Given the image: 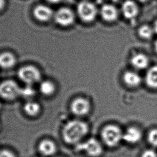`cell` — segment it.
I'll return each mask as SVG.
<instances>
[{
  "mask_svg": "<svg viewBox=\"0 0 157 157\" xmlns=\"http://www.w3.org/2000/svg\"><path fill=\"white\" fill-rule=\"evenodd\" d=\"M88 127L86 123L72 120L67 123L62 130L64 141L68 144H76L88 133Z\"/></svg>",
  "mask_w": 157,
  "mask_h": 157,
  "instance_id": "obj_1",
  "label": "cell"
},
{
  "mask_svg": "<svg viewBox=\"0 0 157 157\" xmlns=\"http://www.w3.org/2000/svg\"><path fill=\"white\" fill-rule=\"evenodd\" d=\"M77 13L82 22L90 23L96 19L98 10L93 3L83 0L78 3L77 6Z\"/></svg>",
  "mask_w": 157,
  "mask_h": 157,
  "instance_id": "obj_2",
  "label": "cell"
},
{
  "mask_svg": "<svg viewBox=\"0 0 157 157\" xmlns=\"http://www.w3.org/2000/svg\"><path fill=\"white\" fill-rule=\"evenodd\" d=\"M123 133L120 128L115 125H108L102 131L101 136L103 142L108 146L113 147L123 140Z\"/></svg>",
  "mask_w": 157,
  "mask_h": 157,
  "instance_id": "obj_3",
  "label": "cell"
},
{
  "mask_svg": "<svg viewBox=\"0 0 157 157\" xmlns=\"http://www.w3.org/2000/svg\"><path fill=\"white\" fill-rule=\"evenodd\" d=\"M21 90L15 81L5 80L0 83V98L9 101L15 100L20 96Z\"/></svg>",
  "mask_w": 157,
  "mask_h": 157,
  "instance_id": "obj_4",
  "label": "cell"
},
{
  "mask_svg": "<svg viewBox=\"0 0 157 157\" xmlns=\"http://www.w3.org/2000/svg\"><path fill=\"white\" fill-rule=\"evenodd\" d=\"M18 76L26 85H32L40 80L41 74L39 70L35 66H25L18 70Z\"/></svg>",
  "mask_w": 157,
  "mask_h": 157,
  "instance_id": "obj_5",
  "label": "cell"
},
{
  "mask_svg": "<svg viewBox=\"0 0 157 157\" xmlns=\"http://www.w3.org/2000/svg\"><path fill=\"white\" fill-rule=\"evenodd\" d=\"M55 22L63 27L72 25L75 20V16L71 9L67 7H63L58 9L55 13Z\"/></svg>",
  "mask_w": 157,
  "mask_h": 157,
  "instance_id": "obj_6",
  "label": "cell"
},
{
  "mask_svg": "<svg viewBox=\"0 0 157 157\" xmlns=\"http://www.w3.org/2000/svg\"><path fill=\"white\" fill-rule=\"evenodd\" d=\"M77 149L83 151L90 157H98L102 152V147L98 140L90 138L86 142L78 144Z\"/></svg>",
  "mask_w": 157,
  "mask_h": 157,
  "instance_id": "obj_7",
  "label": "cell"
},
{
  "mask_svg": "<svg viewBox=\"0 0 157 157\" xmlns=\"http://www.w3.org/2000/svg\"><path fill=\"white\" fill-rule=\"evenodd\" d=\"M72 113L76 116H83L90 111V103L86 99L78 98L72 101L71 105Z\"/></svg>",
  "mask_w": 157,
  "mask_h": 157,
  "instance_id": "obj_8",
  "label": "cell"
},
{
  "mask_svg": "<svg viewBox=\"0 0 157 157\" xmlns=\"http://www.w3.org/2000/svg\"><path fill=\"white\" fill-rule=\"evenodd\" d=\"M122 13L126 19L132 20L137 16L140 9L137 4L133 0H126L122 5Z\"/></svg>",
  "mask_w": 157,
  "mask_h": 157,
  "instance_id": "obj_9",
  "label": "cell"
},
{
  "mask_svg": "<svg viewBox=\"0 0 157 157\" xmlns=\"http://www.w3.org/2000/svg\"><path fill=\"white\" fill-rule=\"evenodd\" d=\"M101 17L108 23L115 22L119 16V12L117 8L111 4L103 5L100 9Z\"/></svg>",
  "mask_w": 157,
  "mask_h": 157,
  "instance_id": "obj_10",
  "label": "cell"
},
{
  "mask_svg": "<svg viewBox=\"0 0 157 157\" xmlns=\"http://www.w3.org/2000/svg\"><path fill=\"white\" fill-rule=\"evenodd\" d=\"M33 14L36 20L44 22L50 20L53 13L50 7L45 5H38L33 9Z\"/></svg>",
  "mask_w": 157,
  "mask_h": 157,
  "instance_id": "obj_11",
  "label": "cell"
},
{
  "mask_svg": "<svg viewBox=\"0 0 157 157\" xmlns=\"http://www.w3.org/2000/svg\"><path fill=\"white\" fill-rule=\"evenodd\" d=\"M38 148L41 155L46 157L52 156L55 155L57 150L56 144L51 140H42L39 142Z\"/></svg>",
  "mask_w": 157,
  "mask_h": 157,
  "instance_id": "obj_12",
  "label": "cell"
},
{
  "mask_svg": "<svg viewBox=\"0 0 157 157\" xmlns=\"http://www.w3.org/2000/svg\"><path fill=\"white\" fill-rule=\"evenodd\" d=\"M149 58L145 54L137 53L133 55L130 59V63L133 67L138 70H144L148 67Z\"/></svg>",
  "mask_w": 157,
  "mask_h": 157,
  "instance_id": "obj_13",
  "label": "cell"
},
{
  "mask_svg": "<svg viewBox=\"0 0 157 157\" xmlns=\"http://www.w3.org/2000/svg\"><path fill=\"white\" fill-rule=\"evenodd\" d=\"M142 137V132L135 127L129 128L123 135V140L130 144L137 143L140 142Z\"/></svg>",
  "mask_w": 157,
  "mask_h": 157,
  "instance_id": "obj_14",
  "label": "cell"
},
{
  "mask_svg": "<svg viewBox=\"0 0 157 157\" xmlns=\"http://www.w3.org/2000/svg\"><path fill=\"white\" fill-rule=\"evenodd\" d=\"M123 80L127 86L131 87H137L142 82V78L140 75L136 72L130 71L124 73Z\"/></svg>",
  "mask_w": 157,
  "mask_h": 157,
  "instance_id": "obj_15",
  "label": "cell"
},
{
  "mask_svg": "<svg viewBox=\"0 0 157 157\" xmlns=\"http://www.w3.org/2000/svg\"><path fill=\"white\" fill-rule=\"evenodd\" d=\"M16 62L15 56L10 52H3L0 54V67L10 68L15 65Z\"/></svg>",
  "mask_w": 157,
  "mask_h": 157,
  "instance_id": "obj_16",
  "label": "cell"
},
{
  "mask_svg": "<svg viewBox=\"0 0 157 157\" xmlns=\"http://www.w3.org/2000/svg\"><path fill=\"white\" fill-rule=\"evenodd\" d=\"M23 109L27 115L30 117H36L40 113L41 107L38 103L30 100L24 104Z\"/></svg>",
  "mask_w": 157,
  "mask_h": 157,
  "instance_id": "obj_17",
  "label": "cell"
},
{
  "mask_svg": "<svg viewBox=\"0 0 157 157\" xmlns=\"http://www.w3.org/2000/svg\"><path fill=\"white\" fill-rule=\"evenodd\" d=\"M145 82L148 87L157 89V65L151 67L147 71Z\"/></svg>",
  "mask_w": 157,
  "mask_h": 157,
  "instance_id": "obj_18",
  "label": "cell"
},
{
  "mask_svg": "<svg viewBox=\"0 0 157 157\" xmlns=\"http://www.w3.org/2000/svg\"><path fill=\"white\" fill-rule=\"evenodd\" d=\"M40 92L43 95L50 96L54 94L56 91V86L52 81L45 80L43 81L39 86Z\"/></svg>",
  "mask_w": 157,
  "mask_h": 157,
  "instance_id": "obj_19",
  "label": "cell"
},
{
  "mask_svg": "<svg viewBox=\"0 0 157 157\" xmlns=\"http://www.w3.org/2000/svg\"><path fill=\"white\" fill-rule=\"evenodd\" d=\"M155 31L152 27L147 24L142 25L138 29V35L139 37L145 40L151 39Z\"/></svg>",
  "mask_w": 157,
  "mask_h": 157,
  "instance_id": "obj_20",
  "label": "cell"
},
{
  "mask_svg": "<svg viewBox=\"0 0 157 157\" xmlns=\"http://www.w3.org/2000/svg\"><path fill=\"white\" fill-rule=\"evenodd\" d=\"M36 95L35 90L32 87L31 85H26L25 87L21 88L20 96L23 97V98H32Z\"/></svg>",
  "mask_w": 157,
  "mask_h": 157,
  "instance_id": "obj_21",
  "label": "cell"
},
{
  "mask_svg": "<svg viewBox=\"0 0 157 157\" xmlns=\"http://www.w3.org/2000/svg\"><path fill=\"white\" fill-rule=\"evenodd\" d=\"M148 140L152 145L157 146V129H153L148 135Z\"/></svg>",
  "mask_w": 157,
  "mask_h": 157,
  "instance_id": "obj_22",
  "label": "cell"
},
{
  "mask_svg": "<svg viewBox=\"0 0 157 157\" xmlns=\"http://www.w3.org/2000/svg\"><path fill=\"white\" fill-rule=\"evenodd\" d=\"M0 157H16V156L11 151L5 149L0 151Z\"/></svg>",
  "mask_w": 157,
  "mask_h": 157,
  "instance_id": "obj_23",
  "label": "cell"
},
{
  "mask_svg": "<svg viewBox=\"0 0 157 157\" xmlns=\"http://www.w3.org/2000/svg\"><path fill=\"white\" fill-rule=\"evenodd\" d=\"M142 157H157V153L155 151L149 149L145 151L143 153Z\"/></svg>",
  "mask_w": 157,
  "mask_h": 157,
  "instance_id": "obj_24",
  "label": "cell"
},
{
  "mask_svg": "<svg viewBox=\"0 0 157 157\" xmlns=\"http://www.w3.org/2000/svg\"><path fill=\"white\" fill-rule=\"evenodd\" d=\"M6 5L5 0H0V11L2 10L5 8Z\"/></svg>",
  "mask_w": 157,
  "mask_h": 157,
  "instance_id": "obj_25",
  "label": "cell"
},
{
  "mask_svg": "<svg viewBox=\"0 0 157 157\" xmlns=\"http://www.w3.org/2000/svg\"><path fill=\"white\" fill-rule=\"evenodd\" d=\"M153 30H154L155 33H157V20H156V21H155V23H154L153 26Z\"/></svg>",
  "mask_w": 157,
  "mask_h": 157,
  "instance_id": "obj_26",
  "label": "cell"
},
{
  "mask_svg": "<svg viewBox=\"0 0 157 157\" xmlns=\"http://www.w3.org/2000/svg\"><path fill=\"white\" fill-rule=\"evenodd\" d=\"M47 1H48L49 2L55 3L58 2L60 0H47Z\"/></svg>",
  "mask_w": 157,
  "mask_h": 157,
  "instance_id": "obj_27",
  "label": "cell"
},
{
  "mask_svg": "<svg viewBox=\"0 0 157 157\" xmlns=\"http://www.w3.org/2000/svg\"><path fill=\"white\" fill-rule=\"evenodd\" d=\"M154 48H155V51L157 53V40L155 42L154 44Z\"/></svg>",
  "mask_w": 157,
  "mask_h": 157,
  "instance_id": "obj_28",
  "label": "cell"
},
{
  "mask_svg": "<svg viewBox=\"0 0 157 157\" xmlns=\"http://www.w3.org/2000/svg\"><path fill=\"white\" fill-rule=\"evenodd\" d=\"M138 1H139L140 2L142 3L147 2V1H148V0H138Z\"/></svg>",
  "mask_w": 157,
  "mask_h": 157,
  "instance_id": "obj_29",
  "label": "cell"
},
{
  "mask_svg": "<svg viewBox=\"0 0 157 157\" xmlns=\"http://www.w3.org/2000/svg\"><path fill=\"white\" fill-rule=\"evenodd\" d=\"M1 107H2V105H1V103H0V109H1Z\"/></svg>",
  "mask_w": 157,
  "mask_h": 157,
  "instance_id": "obj_30",
  "label": "cell"
}]
</instances>
